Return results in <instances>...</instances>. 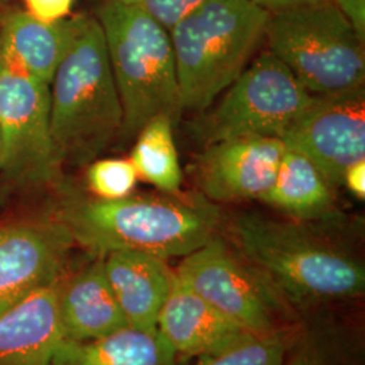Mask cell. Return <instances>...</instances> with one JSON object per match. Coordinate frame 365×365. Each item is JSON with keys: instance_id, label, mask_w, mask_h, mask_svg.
<instances>
[{"instance_id": "obj_1", "label": "cell", "mask_w": 365, "mask_h": 365, "mask_svg": "<svg viewBox=\"0 0 365 365\" xmlns=\"http://www.w3.org/2000/svg\"><path fill=\"white\" fill-rule=\"evenodd\" d=\"M232 242L295 313H322L365 294V268L348 247L315 223L242 212Z\"/></svg>"}, {"instance_id": "obj_2", "label": "cell", "mask_w": 365, "mask_h": 365, "mask_svg": "<svg viewBox=\"0 0 365 365\" xmlns=\"http://www.w3.org/2000/svg\"><path fill=\"white\" fill-rule=\"evenodd\" d=\"M75 245L96 257L141 252L168 260L184 257L220 233V206L197 194L131 195L106 200L66 195L53 214Z\"/></svg>"}, {"instance_id": "obj_3", "label": "cell", "mask_w": 365, "mask_h": 365, "mask_svg": "<svg viewBox=\"0 0 365 365\" xmlns=\"http://www.w3.org/2000/svg\"><path fill=\"white\" fill-rule=\"evenodd\" d=\"M49 106L63 167H87L120 138L123 111L96 16H75L72 42L49 84Z\"/></svg>"}, {"instance_id": "obj_4", "label": "cell", "mask_w": 365, "mask_h": 365, "mask_svg": "<svg viewBox=\"0 0 365 365\" xmlns=\"http://www.w3.org/2000/svg\"><path fill=\"white\" fill-rule=\"evenodd\" d=\"M268 19L252 0H203L170 29L182 111H205L235 83Z\"/></svg>"}, {"instance_id": "obj_5", "label": "cell", "mask_w": 365, "mask_h": 365, "mask_svg": "<svg viewBox=\"0 0 365 365\" xmlns=\"http://www.w3.org/2000/svg\"><path fill=\"white\" fill-rule=\"evenodd\" d=\"M123 111L120 138L137 137L148 122L182 115L170 31L144 11L105 0L96 10Z\"/></svg>"}, {"instance_id": "obj_6", "label": "cell", "mask_w": 365, "mask_h": 365, "mask_svg": "<svg viewBox=\"0 0 365 365\" xmlns=\"http://www.w3.org/2000/svg\"><path fill=\"white\" fill-rule=\"evenodd\" d=\"M269 52L314 95L364 87V39L333 0L269 14Z\"/></svg>"}, {"instance_id": "obj_7", "label": "cell", "mask_w": 365, "mask_h": 365, "mask_svg": "<svg viewBox=\"0 0 365 365\" xmlns=\"http://www.w3.org/2000/svg\"><path fill=\"white\" fill-rule=\"evenodd\" d=\"M314 98L274 53H261L199 120L197 134L206 144L247 137L282 140Z\"/></svg>"}, {"instance_id": "obj_8", "label": "cell", "mask_w": 365, "mask_h": 365, "mask_svg": "<svg viewBox=\"0 0 365 365\" xmlns=\"http://www.w3.org/2000/svg\"><path fill=\"white\" fill-rule=\"evenodd\" d=\"M197 295L253 336H267L292 325L294 312L267 279L220 235L182 257L175 269Z\"/></svg>"}, {"instance_id": "obj_9", "label": "cell", "mask_w": 365, "mask_h": 365, "mask_svg": "<svg viewBox=\"0 0 365 365\" xmlns=\"http://www.w3.org/2000/svg\"><path fill=\"white\" fill-rule=\"evenodd\" d=\"M0 172L25 188L57 182L58 161L51 129L49 86L1 61L0 66Z\"/></svg>"}, {"instance_id": "obj_10", "label": "cell", "mask_w": 365, "mask_h": 365, "mask_svg": "<svg viewBox=\"0 0 365 365\" xmlns=\"http://www.w3.org/2000/svg\"><path fill=\"white\" fill-rule=\"evenodd\" d=\"M282 141L307 157L331 187L342 184L345 170L365 160L364 88L315 95Z\"/></svg>"}, {"instance_id": "obj_11", "label": "cell", "mask_w": 365, "mask_h": 365, "mask_svg": "<svg viewBox=\"0 0 365 365\" xmlns=\"http://www.w3.org/2000/svg\"><path fill=\"white\" fill-rule=\"evenodd\" d=\"M73 245L54 215L0 223V314L58 282Z\"/></svg>"}, {"instance_id": "obj_12", "label": "cell", "mask_w": 365, "mask_h": 365, "mask_svg": "<svg viewBox=\"0 0 365 365\" xmlns=\"http://www.w3.org/2000/svg\"><path fill=\"white\" fill-rule=\"evenodd\" d=\"M284 152L282 140L268 137L207 144L197 161L200 194L214 203L260 199L274 184Z\"/></svg>"}, {"instance_id": "obj_13", "label": "cell", "mask_w": 365, "mask_h": 365, "mask_svg": "<svg viewBox=\"0 0 365 365\" xmlns=\"http://www.w3.org/2000/svg\"><path fill=\"white\" fill-rule=\"evenodd\" d=\"M156 327L160 336L182 359L218 352L253 336L214 309L180 280L176 272L158 314Z\"/></svg>"}, {"instance_id": "obj_14", "label": "cell", "mask_w": 365, "mask_h": 365, "mask_svg": "<svg viewBox=\"0 0 365 365\" xmlns=\"http://www.w3.org/2000/svg\"><path fill=\"white\" fill-rule=\"evenodd\" d=\"M57 309L63 337L90 341L128 327L106 276L103 257L66 271L57 282Z\"/></svg>"}, {"instance_id": "obj_15", "label": "cell", "mask_w": 365, "mask_h": 365, "mask_svg": "<svg viewBox=\"0 0 365 365\" xmlns=\"http://www.w3.org/2000/svg\"><path fill=\"white\" fill-rule=\"evenodd\" d=\"M63 339L56 282L0 314V365H52Z\"/></svg>"}, {"instance_id": "obj_16", "label": "cell", "mask_w": 365, "mask_h": 365, "mask_svg": "<svg viewBox=\"0 0 365 365\" xmlns=\"http://www.w3.org/2000/svg\"><path fill=\"white\" fill-rule=\"evenodd\" d=\"M103 264L107 280L128 327L156 329L175 269L165 259L128 250L106 255Z\"/></svg>"}, {"instance_id": "obj_17", "label": "cell", "mask_w": 365, "mask_h": 365, "mask_svg": "<svg viewBox=\"0 0 365 365\" xmlns=\"http://www.w3.org/2000/svg\"><path fill=\"white\" fill-rule=\"evenodd\" d=\"M75 30V16L42 22L25 10L0 14L1 61L43 84H51Z\"/></svg>"}, {"instance_id": "obj_18", "label": "cell", "mask_w": 365, "mask_h": 365, "mask_svg": "<svg viewBox=\"0 0 365 365\" xmlns=\"http://www.w3.org/2000/svg\"><path fill=\"white\" fill-rule=\"evenodd\" d=\"M52 365H182L156 329L126 327L90 341L63 339Z\"/></svg>"}, {"instance_id": "obj_19", "label": "cell", "mask_w": 365, "mask_h": 365, "mask_svg": "<svg viewBox=\"0 0 365 365\" xmlns=\"http://www.w3.org/2000/svg\"><path fill=\"white\" fill-rule=\"evenodd\" d=\"M331 188L307 157L286 146L274 184L259 200L294 221L330 222L337 220Z\"/></svg>"}, {"instance_id": "obj_20", "label": "cell", "mask_w": 365, "mask_h": 365, "mask_svg": "<svg viewBox=\"0 0 365 365\" xmlns=\"http://www.w3.org/2000/svg\"><path fill=\"white\" fill-rule=\"evenodd\" d=\"M282 365H365L359 339L322 313L297 327Z\"/></svg>"}, {"instance_id": "obj_21", "label": "cell", "mask_w": 365, "mask_h": 365, "mask_svg": "<svg viewBox=\"0 0 365 365\" xmlns=\"http://www.w3.org/2000/svg\"><path fill=\"white\" fill-rule=\"evenodd\" d=\"M173 122L155 118L134 138L130 161L138 179L152 184L164 194H179L182 172L173 137Z\"/></svg>"}, {"instance_id": "obj_22", "label": "cell", "mask_w": 365, "mask_h": 365, "mask_svg": "<svg viewBox=\"0 0 365 365\" xmlns=\"http://www.w3.org/2000/svg\"><path fill=\"white\" fill-rule=\"evenodd\" d=\"M297 327L267 336H249L218 352L197 357L195 365H282Z\"/></svg>"}, {"instance_id": "obj_23", "label": "cell", "mask_w": 365, "mask_h": 365, "mask_svg": "<svg viewBox=\"0 0 365 365\" xmlns=\"http://www.w3.org/2000/svg\"><path fill=\"white\" fill-rule=\"evenodd\" d=\"M86 179L92 195L106 200L131 195L140 180L130 158H96L87 165Z\"/></svg>"}, {"instance_id": "obj_24", "label": "cell", "mask_w": 365, "mask_h": 365, "mask_svg": "<svg viewBox=\"0 0 365 365\" xmlns=\"http://www.w3.org/2000/svg\"><path fill=\"white\" fill-rule=\"evenodd\" d=\"M133 6L170 31L187 14L191 13L203 0H118Z\"/></svg>"}, {"instance_id": "obj_25", "label": "cell", "mask_w": 365, "mask_h": 365, "mask_svg": "<svg viewBox=\"0 0 365 365\" xmlns=\"http://www.w3.org/2000/svg\"><path fill=\"white\" fill-rule=\"evenodd\" d=\"M25 11L42 22L64 21L73 9L75 0H24Z\"/></svg>"}, {"instance_id": "obj_26", "label": "cell", "mask_w": 365, "mask_h": 365, "mask_svg": "<svg viewBox=\"0 0 365 365\" xmlns=\"http://www.w3.org/2000/svg\"><path fill=\"white\" fill-rule=\"evenodd\" d=\"M348 21L352 24L356 33L365 38V0H333Z\"/></svg>"}, {"instance_id": "obj_27", "label": "cell", "mask_w": 365, "mask_h": 365, "mask_svg": "<svg viewBox=\"0 0 365 365\" xmlns=\"http://www.w3.org/2000/svg\"><path fill=\"white\" fill-rule=\"evenodd\" d=\"M342 184L360 200L365 199V160L357 161L345 170Z\"/></svg>"}, {"instance_id": "obj_28", "label": "cell", "mask_w": 365, "mask_h": 365, "mask_svg": "<svg viewBox=\"0 0 365 365\" xmlns=\"http://www.w3.org/2000/svg\"><path fill=\"white\" fill-rule=\"evenodd\" d=\"M252 1L256 3L267 13L276 14L288 11V10H295V9L306 7V6H313V4L324 3L327 0H252Z\"/></svg>"}, {"instance_id": "obj_29", "label": "cell", "mask_w": 365, "mask_h": 365, "mask_svg": "<svg viewBox=\"0 0 365 365\" xmlns=\"http://www.w3.org/2000/svg\"><path fill=\"white\" fill-rule=\"evenodd\" d=\"M9 1H10V0H0V10H1V9H3Z\"/></svg>"}, {"instance_id": "obj_30", "label": "cell", "mask_w": 365, "mask_h": 365, "mask_svg": "<svg viewBox=\"0 0 365 365\" xmlns=\"http://www.w3.org/2000/svg\"><path fill=\"white\" fill-rule=\"evenodd\" d=\"M0 165H1V140H0Z\"/></svg>"}, {"instance_id": "obj_31", "label": "cell", "mask_w": 365, "mask_h": 365, "mask_svg": "<svg viewBox=\"0 0 365 365\" xmlns=\"http://www.w3.org/2000/svg\"><path fill=\"white\" fill-rule=\"evenodd\" d=\"M0 66H1V54H0Z\"/></svg>"}]
</instances>
